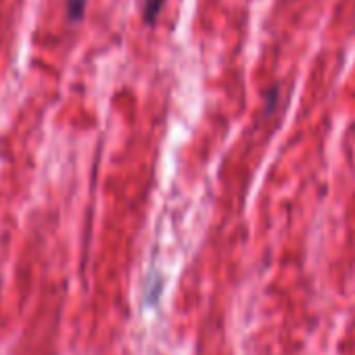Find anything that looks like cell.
<instances>
[{
  "instance_id": "1",
  "label": "cell",
  "mask_w": 355,
  "mask_h": 355,
  "mask_svg": "<svg viewBox=\"0 0 355 355\" xmlns=\"http://www.w3.org/2000/svg\"><path fill=\"white\" fill-rule=\"evenodd\" d=\"M163 5H165V0H144L142 3V17H144L146 26H155Z\"/></svg>"
},
{
  "instance_id": "2",
  "label": "cell",
  "mask_w": 355,
  "mask_h": 355,
  "mask_svg": "<svg viewBox=\"0 0 355 355\" xmlns=\"http://www.w3.org/2000/svg\"><path fill=\"white\" fill-rule=\"evenodd\" d=\"M65 5H67L69 21H73V24L82 21V17L86 13V7H88V0H65Z\"/></svg>"
}]
</instances>
